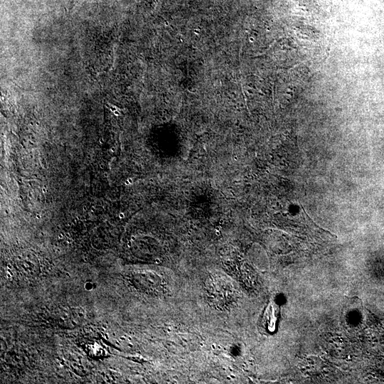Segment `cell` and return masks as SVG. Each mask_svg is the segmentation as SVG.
<instances>
[{
    "label": "cell",
    "instance_id": "cell-1",
    "mask_svg": "<svg viewBox=\"0 0 384 384\" xmlns=\"http://www.w3.org/2000/svg\"><path fill=\"white\" fill-rule=\"evenodd\" d=\"M279 306L271 302L267 307L261 321L262 326L268 331H273L277 319Z\"/></svg>",
    "mask_w": 384,
    "mask_h": 384
}]
</instances>
